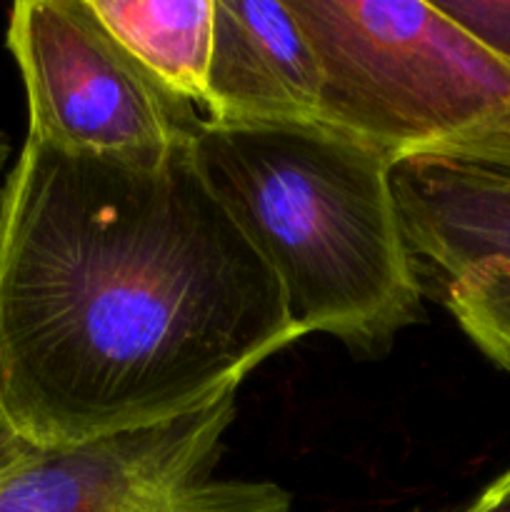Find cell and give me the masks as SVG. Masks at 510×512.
<instances>
[{"label": "cell", "instance_id": "3957f363", "mask_svg": "<svg viewBox=\"0 0 510 512\" xmlns=\"http://www.w3.org/2000/svg\"><path fill=\"white\" fill-rule=\"evenodd\" d=\"M320 65L318 123L385 158L510 123V65L423 0H290Z\"/></svg>", "mask_w": 510, "mask_h": 512}, {"label": "cell", "instance_id": "9c48e42d", "mask_svg": "<svg viewBox=\"0 0 510 512\" xmlns=\"http://www.w3.org/2000/svg\"><path fill=\"white\" fill-rule=\"evenodd\" d=\"M155 512H298L288 490L265 480H205Z\"/></svg>", "mask_w": 510, "mask_h": 512}, {"label": "cell", "instance_id": "7c38bea8", "mask_svg": "<svg viewBox=\"0 0 510 512\" xmlns=\"http://www.w3.org/2000/svg\"><path fill=\"white\" fill-rule=\"evenodd\" d=\"M15 440H18V435H15L13 430H10V425L5 423L3 413H0V458H3V455L8 453L10 448H13Z\"/></svg>", "mask_w": 510, "mask_h": 512}, {"label": "cell", "instance_id": "30bf717a", "mask_svg": "<svg viewBox=\"0 0 510 512\" xmlns=\"http://www.w3.org/2000/svg\"><path fill=\"white\" fill-rule=\"evenodd\" d=\"M435 8L510 65V0H435Z\"/></svg>", "mask_w": 510, "mask_h": 512}, {"label": "cell", "instance_id": "4fadbf2b", "mask_svg": "<svg viewBox=\"0 0 510 512\" xmlns=\"http://www.w3.org/2000/svg\"><path fill=\"white\" fill-rule=\"evenodd\" d=\"M8 155H10L8 135H5L3 130H0V168H3V165H5V160H8Z\"/></svg>", "mask_w": 510, "mask_h": 512}, {"label": "cell", "instance_id": "6da1fadb", "mask_svg": "<svg viewBox=\"0 0 510 512\" xmlns=\"http://www.w3.org/2000/svg\"><path fill=\"white\" fill-rule=\"evenodd\" d=\"M303 338L193 155L25 138L0 190V413L33 445L165 423Z\"/></svg>", "mask_w": 510, "mask_h": 512}, {"label": "cell", "instance_id": "7a4b0ae2", "mask_svg": "<svg viewBox=\"0 0 510 512\" xmlns=\"http://www.w3.org/2000/svg\"><path fill=\"white\" fill-rule=\"evenodd\" d=\"M193 155L278 278L300 333L375 355L423 318V288L380 150L325 123L203 120Z\"/></svg>", "mask_w": 510, "mask_h": 512}, {"label": "cell", "instance_id": "52a82bcc", "mask_svg": "<svg viewBox=\"0 0 510 512\" xmlns=\"http://www.w3.org/2000/svg\"><path fill=\"white\" fill-rule=\"evenodd\" d=\"M208 123H318L320 65L290 0H215Z\"/></svg>", "mask_w": 510, "mask_h": 512}, {"label": "cell", "instance_id": "8992f818", "mask_svg": "<svg viewBox=\"0 0 510 512\" xmlns=\"http://www.w3.org/2000/svg\"><path fill=\"white\" fill-rule=\"evenodd\" d=\"M235 393L165 423L33 445L0 458V512H155L210 480Z\"/></svg>", "mask_w": 510, "mask_h": 512}, {"label": "cell", "instance_id": "ba28073f", "mask_svg": "<svg viewBox=\"0 0 510 512\" xmlns=\"http://www.w3.org/2000/svg\"><path fill=\"white\" fill-rule=\"evenodd\" d=\"M105 28L165 88L200 103L213 50L215 0H90Z\"/></svg>", "mask_w": 510, "mask_h": 512}, {"label": "cell", "instance_id": "8fae6325", "mask_svg": "<svg viewBox=\"0 0 510 512\" xmlns=\"http://www.w3.org/2000/svg\"><path fill=\"white\" fill-rule=\"evenodd\" d=\"M460 512H510V470L490 483L468 508Z\"/></svg>", "mask_w": 510, "mask_h": 512}, {"label": "cell", "instance_id": "277c9868", "mask_svg": "<svg viewBox=\"0 0 510 512\" xmlns=\"http://www.w3.org/2000/svg\"><path fill=\"white\" fill-rule=\"evenodd\" d=\"M8 50L28 95L30 138L80 153L163 150L203 120L105 28L90 0H20Z\"/></svg>", "mask_w": 510, "mask_h": 512}, {"label": "cell", "instance_id": "5b68a950", "mask_svg": "<svg viewBox=\"0 0 510 512\" xmlns=\"http://www.w3.org/2000/svg\"><path fill=\"white\" fill-rule=\"evenodd\" d=\"M390 185L423 295L510 370V123L460 148L393 160Z\"/></svg>", "mask_w": 510, "mask_h": 512}]
</instances>
